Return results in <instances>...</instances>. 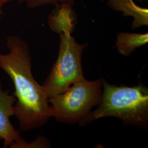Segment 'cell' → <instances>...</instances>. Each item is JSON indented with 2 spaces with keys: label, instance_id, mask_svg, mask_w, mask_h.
I'll return each instance as SVG.
<instances>
[{
  "label": "cell",
  "instance_id": "2",
  "mask_svg": "<svg viewBox=\"0 0 148 148\" xmlns=\"http://www.w3.org/2000/svg\"><path fill=\"white\" fill-rule=\"evenodd\" d=\"M103 93L98 108L79 122L81 126L107 117H115L125 124L145 127L148 123V89L139 84L128 87L109 84L101 79Z\"/></svg>",
  "mask_w": 148,
  "mask_h": 148
},
{
  "label": "cell",
  "instance_id": "9",
  "mask_svg": "<svg viewBox=\"0 0 148 148\" xmlns=\"http://www.w3.org/2000/svg\"><path fill=\"white\" fill-rule=\"evenodd\" d=\"M19 3H25L30 8H35L45 5H55L57 8L64 5L73 6L75 0H18Z\"/></svg>",
  "mask_w": 148,
  "mask_h": 148
},
{
  "label": "cell",
  "instance_id": "7",
  "mask_svg": "<svg viewBox=\"0 0 148 148\" xmlns=\"http://www.w3.org/2000/svg\"><path fill=\"white\" fill-rule=\"evenodd\" d=\"M74 14L72 6L64 5L58 7L57 11L49 16L48 25L53 32L59 34L63 32L72 34L75 27Z\"/></svg>",
  "mask_w": 148,
  "mask_h": 148
},
{
  "label": "cell",
  "instance_id": "5",
  "mask_svg": "<svg viewBox=\"0 0 148 148\" xmlns=\"http://www.w3.org/2000/svg\"><path fill=\"white\" fill-rule=\"evenodd\" d=\"M16 98L10 95L7 90H3L0 79V141L3 140V148H40L41 142L38 139L32 143H27L20 136V131L16 130L10 121L15 116L14 104Z\"/></svg>",
  "mask_w": 148,
  "mask_h": 148
},
{
  "label": "cell",
  "instance_id": "6",
  "mask_svg": "<svg viewBox=\"0 0 148 148\" xmlns=\"http://www.w3.org/2000/svg\"><path fill=\"white\" fill-rule=\"evenodd\" d=\"M108 5L112 10L120 11L126 16L133 17L132 29L148 26V8L136 5L134 0H108Z\"/></svg>",
  "mask_w": 148,
  "mask_h": 148
},
{
  "label": "cell",
  "instance_id": "1",
  "mask_svg": "<svg viewBox=\"0 0 148 148\" xmlns=\"http://www.w3.org/2000/svg\"><path fill=\"white\" fill-rule=\"evenodd\" d=\"M9 52L0 53V68L10 76L14 86L15 116L19 131H29L42 127L51 117L49 99L42 86L32 74V57L27 43L18 36L7 38Z\"/></svg>",
  "mask_w": 148,
  "mask_h": 148
},
{
  "label": "cell",
  "instance_id": "8",
  "mask_svg": "<svg viewBox=\"0 0 148 148\" xmlns=\"http://www.w3.org/2000/svg\"><path fill=\"white\" fill-rule=\"evenodd\" d=\"M148 42V33L123 32L117 35L115 46L120 54L128 56L134 52L136 48L146 45Z\"/></svg>",
  "mask_w": 148,
  "mask_h": 148
},
{
  "label": "cell",
  "instance_id": "4",
  "mask_svg": "<svg viewBox=\"0 0 148 148\" xmlns=\"http://www.w3.org/2000/svg\"><path fill=\"white\" fill-rule=\"evenodd\" d=\"M59 35L58 57L42 85L48 99L63 93L75 83L85 79L81 57L88 44L77 42L70 32H62Z\"/></svg>",
  "mask_w": 148,
  "mask_h": 148
},
{
  "label": "cell",
  "instance_id": "3",
  "mask_svg": "<svg viewBox=\"0 0 148 148\" xmlns=\"http://www.w3.org/2000/svg\"><path fill=\"white\" fill-rule=\"evenodd\" d=\"M102 93V79L88 81L85 78L49 99L51 116L60 123H79L99 104Z\"/></svg>",
  "mask_w": 148,
  "mask_h": 148
},
{
  "label": "cell",
  "instance_id": "10",
  "mask_svg": "<svg viewBox=\"0 0 148 148\" xmlns=\"http://www.w3.org/2000/svg\"><path fill=\"white\" fill-rule=\"evenodd\" d=\"M11 1V0H0V15L2 13V9L4 5Z\"/></svg>",
  "mask_w": 148,
  "mask_h": 148
},
{
  "label": "cell",
  "instance_id": "11",
  "mask_svg": "<svg viewBox=\"0 0 148 148\" xmlns=\"http://www.w3.org/2000/svg\"><path fill=\"white\" fill-rule=\"evenodd\" d=\"M136 1H137L138 2H142L145 1H146V0H136Z\"/></svg>",
  "mask_w": 148,
  "mask_h": 148
}]
</instances>
